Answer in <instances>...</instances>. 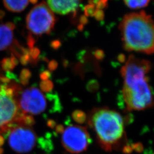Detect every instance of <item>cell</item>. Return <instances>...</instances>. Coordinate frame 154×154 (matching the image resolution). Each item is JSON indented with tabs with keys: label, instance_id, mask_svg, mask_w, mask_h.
Here are the masks:
<instances>
[{
	"label": "cell",
	"instance_id": "obj_17",
	"mask_svg": "<svg viewBox=\"0 0 154 154\" xmlns=\"http://www.w3.org/2000/svg\"><path fill=\"white\" fill-rule=\"evenodd\" d=\"M72 117L74 120L78 123H83L86 119L85 114L80 110H76L74 111L72 114Z\"/></svg>",
	"mask_w": 154,
	"mask_h": 154
},
{
	"label": "cell",
	"instance_id": "obj_20",
	"mask_svg": "<svg viewBox=\"0 0 154 154\" xmlns=\"http://www.w3.org/2000/svg\"><path fill=\"white\" fill-rule=\"evenodd\" d=\"M94 6L93 5H87L85 8V13L86 16H93L95 14Z\"/></svg>",
	"mask_w": 154,
	"mask_h": 154
},
{
	"label": "cell",
	"instance_id": "obj_3",
	"mask_svg": "<svg viewBox=\"0 0 154 154\" xmlns=\"http://www.w3.org/2000/svg\"><path fill=\"white\" fill-rule=\"evenodd\" d=\"M88 123L105 151H111L121 144L125 137V123L118 112L104 107L94 109L88 116Z\"/></svg>",
	"mask_w": 154,
	"mask_h": 154
},
{
	"label": "cell",
	"instance_id": "obj_21",
	"mask_svg": "<svg viewBox=\"0 0 154 154\" xmlns=\"http://www.w3.org/2000/svg\"><path fill=\"white\" fill-rule=\"evenodd\" d=\"M39 77L42 81H46L48 80L50 77H51V73L49 70H45L40 74Z\"/></svg>",
	"mask_w": 154,
	"mask_h": 154
},
{
	"label": "cell",
	"instance_id": "obj_5",
	"mask_svg": "<svg viewBox=\"0 0 154 154\" xmlns=\"http://www.w3.org/2000/svg\"><path fill=\"white\" fill-rule=\"evenodd\" d=\"M17 97L19 109L23 114L38 115L44 112L48 107L47 95L36 87L20 91Z\"/></svg>",
	"mask_w": 154,
	"mask_h": 154
},
{
	"label": "cell",
	"instance_id": "obj_12",
	"mask_svg": "<svg viewBox=\"0 0 154 154\" xmlns=\"http://www.w3.org/2000/svg\"><path fill=\"white\" fill-rule=\"evenodd\" d=\"M18 60L14 56H12L11 58H4L0 63L2 70L6 72H11L14 69V67L18 65Z\"/></svg>",
	"mask_w": 154,
	"mask_h": 154
},
{
	"label": "cell",
	"instance_id": "obj_9",
	"mask_svg": "<svg viewBox=\"0 0 154 154\" xmlns=\"http://www.w3.org/2000/svg\"><path fill=\"white\" fill-rule=\"evenodd\" d=\"M48 4L51 11L65 15L76 11L79 0H48Z\"/></svg>",
	"mask_w": 154,
	"mask_h": 154
},
{
	"label": "cell",
	"instance_id": "obj_24",
	"mask_svg": "<svg viewBox=\"0 0 154 154\" xmlns=\"http://www.w3.org/2000/svg\"><path fill=\"white\" fill-rule=\"evenodd\" d=\"M46 125L50 128L54 129L57 126V123L53 119H48L46 122Z\"/></svg>",
	"mask_w": 154,
	"mask_h": 154
},
{
	"label": "cell",
	"instance_id": "obj_13",
	"mask_svg": "<svg viewBox=\"0 0 154 154\" xmlns=\"http://www.w3.org/2000/svg\"><path fill=\"white\" fill-rule=\"evenodd\" d=\"M38 143L39 147L47 152H50L53 149V144L49 137L39 138Z\"/></svg>",
	"mask_w": 154,
	"mask_h": 154
},
{
	"label": "cell",
	"instance_id": "obj_6",
	"mask_svg": "<svg viewBox=\"0 0 154 154\" xmlns=\"http://www.w3.org/2000/svg\"><path fill=\"white\" fill-rule=\"evenodd\" d=\"M61 143L64 149L72 154L86 151L90 143V137L85 127L70 125L62 134Z\"/></svg>",
	"mask_w": 154,
	"mask_h": 154
},
{
	"label": "cell",
	"instance_id": "obj_4",
	"mask_svg": "<svg viewBox=\"0 0 154 154\" xmlns=\"http://www.w3.org/2000/svg\"><path fill=\"white\" fill-rule=\"evenodd\" d=\"M55 22L54 13L44 2L35 6L29 13L26 20L28 30L35 35L50 33Z\"/></svg>",
	"mask_w": 154,
	"mask_h": 154
},
{
	"label": "cell",
	"instance_id": "obj_30",
	"mask_svg": "<svg viewBox=\"0 0 154 154\" xmlns=\"http://www.w3.org/2000/svg\"><path fill=\"white\" fill-rule=\"evenodd\" d=\"M5 143V138L4 137L0 135V147H1Z\"/></svg>",
	"mask_w": 154,
	"mask_h": 154
},
{
	"label": "cell",
	"instance_id": "obj_23",
	"mask_svg": "<svg viewBox=\"0 0 154 154\" xmlns=\"http://www.w3.org/2000/svg\"><path fill=\"white\" fill-rule=\"evenodd\" d=\"M35 43V40L33 36L31 34H29L28 37V45L30 49L34 48V45Z\"/></svg>",
	"mask_w": 154,
	"mask_h": 154
},
{
	"label": "cell",
	"instance_id": "obj_26",
	"mask_svg": "<svg viewBox=\"0 0 154 154\" xmlns=\"http://www.w3.org/2000/svg\"><path fill=\"white\" fill-rule=\"evenodd\" d=\"M94 16L95 17V18L98 20H101L103 18V13L102 11H100V10H98L97 11L95 12V14H94Z\"/></svg>",
	"mask_w": 154,
	"mask_h": 154
},
{
	"label": "cell",
	"instance_id": "obj_28",
	"mask_svg": "<svg viewBox=\"0 0 154 154\" xmlns=\"http://www.w3.org/2000/svg\"><path fill=\"white\" fill-rule=\"evenodd\" d=\"M95 55L97 59H102L103 57V52L102 50H97L95 53Z\"/></svg>",
	"mask_w": 154,
	"mask_h": 154
},
{
	"label": "cell",
	"instance_id": "obj_22",
	"mask_svg": "<svg viewBox=\"0 0 154 154\" xmlns=\"http://www.w3.org/2000/svg\"><path fill=\"white\" fill-rule=\"evenodd\" d=\"M57 67H58V63L55 60L51 61L49 63L48 69H49L50 71H54L55 70L57 69Z\"/></svg>",
	"mask_w": 154,
	"mask_h": 154
},
{
	"label": "cell",
	"instance_id": "obj_18",
	"mask_svg": "<svg viewBox=\"0 0 154 154\" xmlns=\"http://www.w3.org/2000/svg\"><path fill=\"white\" fill-rule=\"evenodd\" d=\"M29 51V54L30 55L31 61H33V63L35 61H37V59L38 58V56L40 54L39 50L37 48H33L32 49H30Z\"/></svg>",
	"mask_w": 154,
	"mask_h": 154
},
{
	"label": "cell",
	"instance_id": "obj_15",
	"mask_svg": "<svg viewBox=\"0 0 154 154\" xmlns=\"http://www.w3.org/2000/svg\"><path fill=\"white\" fill-rule=\"evenodd\" d=\"M32 76V73L28 69H23L22 70L20 76V82L23 86H26L29 83L30 79Z\"/></svg>",
	"mask_w": 154,
	"mask_h": 154
},
{
	"label": "cell",
	"instance_id": "obj_16",
	"mask_svg": "<svg viewBox=\"0 0 154 154\" xmlns=\"http://www.w3.org/2000/svg\"><path fill=\"white\" fill-rule=\"evenodd\" d=\"M39 88L42 91L46 93H49L50 91L53 90L54 85L53 82L49 79L46 81H42L39 84Z\"/></svg>",
	"mask_w": 154,
	"mask_h": 154
},
{
	"label": "cell",
	"instance_id": "obj_10",
	"mask_svg": "<svg viewBox=\"0 0 154 154\" xmlns=\"http://www.w3.org/2000/svg\"><path fill=\"white\" fill-rule=\"evenodd\" d=\"M14 28L15 25L11 22L0 25V51L5 50L11 45Z\"/></svg>",
	"mask_w": 154,
	"mask_h": 154
},
{
	"label": "cell",
	"instance_id": "obj_8",
	"mask_svg": "<svg viewBox=\"0 0 154 154\" xmlns=\"http://www.w3.org/2000/svg\"><path fill=\"white\" fill-rule=\"evenodd\" d=\"M21 113L16 99L6 95L0 86V134L20 126L16 121Z\"/></svg>",
	"mask_w": 154,
	"mask_h": 154
},
{
	"label": "cell",
	"instance_id": "obj_29",
	"mask_svg": "<svg viewBox=\"0 0 154 154\" xmlns=\"http://www.w3.org/2000/svg\"><path fill=\"white\" fill-rule=\"evenodd\" d=\"M106 2H107V0H100L98 1L97 8L99 9L103 8L106 5Z\"/></svg>",
	"mask_w": 154,
	"mask_h": 154
},
{
	"label": "cell",
	"instance_id": "obj_25",
	"mask_svg": "<svg viewBox=\"0 0 154 154\" xmlns=\"http://www.w3.org/2000/svg\"><path fill=\"white\" fill-rule=\"evenodd\" d=\"M65 128L62 125H58L55 127V132L58 134H62L64 131Z\"/></svg>",
	"mask_w": 154,
	"mask_h": 154
},
{
	"label": "cell",
	"instance_id": "obj_33",
	"mask_svg": "<svg viewBox=\"0 0 154 154\" xmlns=\"http://www.w3.org/2000/svg\"><path fill=\"white\" fill-rule=\"evenodd\" d=\"M4 15H5V13H4V11H0V18H3V17L4 16Z\"/></svg>",
	"mask_w": 154,
	"mask_h": 154
},
{
	"label": "cell",
	"instance_id": "obj_1",
	"mask_svg": "<svg viewBox=\"0 0 154 154\" xmlns=\"http://www.w3.org/2000/svg\"><path fill=\"white\" fill-rule=\"evenodd\" d=\"M150 69L149 61L133 55H130L122 67L123 96L128 110L141 111L154 106V95L147 76Z\"/></svg>",
	"mask_w": 154,
	"mask_h": 154
},
{
	"label": "cell",
	"instance_id": "obj_27",
	"mask_svg": "<svg viewBox=\"0 0 154 154\" xmlns=\"http://www.w3.org/2000/svg\"><path fill=\"white\" fill-rule=\"evenodd\" d=\"M61 45V42H60L58 40H55V41H53L51 43V46L53 49H58L59 47H60Z\"/></svg>",
	"mask_w": 154,
	"mask_h": 154
},
{
	"label": "cell",
	"instance_id": "obj_2",
	"mask_svg": "<svg viewBox=\"0 0 154 154\" xmlns=\"http://www.w3.org/2000/svg\"><path fill=\"white\" fill-rule=\"evenodd\" d=\"M119 29L126 50L154 53V22L151 16L143 11L127 14Z\"/></svg>",
	"mask_w": 154,
	"mask_h": 154
},
{
	"label": "cell",
	"instance_id": "obj_34",
	"mask_svg": "<svg viewBox=\"0 0 154 154\" xmlns=\"http://www.w3.org/2000/svg\"><path fill=\"white\" fill-rule=\"evenodd\" d=\"M4 149H2V147H0V154H4Z\"/></svg>",
	"mask_w": 154,
	"mask_h": 154
},
{
	"label": "cell",
	"instance_id": "obj_31",
	"mask_svg": "<svg viewBox=\"0 0 154 154\" xmlns=\"http://www.w3.org/2000/svg\"><path fill=\"white\" fill-rule=\"evenodd\" d=\"M87 18L85 16H82L81 17V22L82 24H85L87 22Z\"/></svg>",
	"mask_w": 154,
	"mask_h": 154
},
{
	"label": "cell",
	"instance_id": "obj_35",
	"mask_svg": "<svg viewBox=\"0 0 154 154\" xmlns=\"http://www.w3.org/2000/svg\"><path fill=\"white\" fill-rule=\"evenodd\" d=\"M38 1V0H30V2H31L33 4H35Z\"/></svg>",
	"mask_w": 154,
	"mask_h": 154
},
{
	"label": "cell",
	"instance_id": "obj_7",
	"mask_svg": "<svg viewBox=\"0 0 154 154\" xmlns=\"http://www.w3.org/2000/svg\"><path fill=\"white\" fill-rule=\"evenodd\" d=\"M37 137L32 128L17 126L11 128L8 135V143L14 151L19 154L28 153L36 144Z\"/></svg>",
	"mask_w": 154,
	"mask_h": 154
},
{
	"label": "cell",
	"instance_id": "obj_11",
	"mask_svg": "<svg viewBox=\"0 0 154 154\" xmlns=\"http://www.w3.org/2000/svg\"><path fill=\"white\" fill-rule=\"evenodd\" d=\"M30 0H4L6 8L13 12H21L27 6Z\"/></svg>",
	"mask_w": 154,
	"mask_h": 154
},
{
	"label": "cell",
	"instance_id": "obj_14",
	"mask_svg": "<svg viewBox=\"0 0 154 154\" xmlns=\"http://www.w3.org/2000/svg\"><path fill=\"white\" fill-rule=\"evenodd\" d=\"M126 5L131 9H139L147 6L149 0H124Z\"/></svg>",
	"mask_w": 154,
	"mask_h": 154
},
{
	"label": "cell",
	"instance_id": "obj_32",
	"mask_svg": "<svg viewBox=\"0 0 154 154\" xmlns=\"http://www.w3.org/2000/svg\"><path fill=\"white\" fill-rule=\"evenodd\" d=\"M119 61H122V62H123V61L125 60V55L122 54L119 57Z\"/></svg>",
	"mask_w": 154,
	"mask_h": 154
},
{
	"label": "cell",
	"instance_id": "obj_19",
	"mask_svg": "<svg viewBox=\"0 0 154 154\" xmlns=\"http://www.w3.org/2000/svg\"><path fill=\"white\" fill-rule=\"evenodd\" d=\"M20 62L23 65H26L29 62L31 61L30 55L29 54V51L26 50L24 53L20 57Z\"/></svg>",
	"mask_w": 154,
	"mask_h": 154
}]
</instances>
